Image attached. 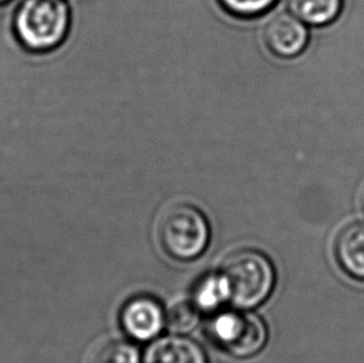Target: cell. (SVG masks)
Listing matches in <instances>:
<instances>
[{"label":"cell","mask_w":364,"mask_h":363,"mask_svg":"<svg viewBox=\"0 0 364 363\" xmlns=\"http://www.w3.org/2000/svg\"><path fill=\"white\" fill-rule=\"evenodd\" d=\"M219 275L227 288L229 301L237 309H252L262 304L275 285V269L270 259L252 249L228 256Z\"/></svg>","instance_id":"2"},{"label":"cell","mask_w":364,"mask_h":363,"mask_svg":"<svg viewBox=\"0 0 364 363\" xmlns=\"http://www.w3.org/2000/svg\"><path fill=\"white\" fill-rule=\"evenodd\" d=\"M209 332L223 351L237 359L260 352L269 335L260 316L242 309L218 315L209 326Z\"/></svg>","instance_id":"4"},{"label":"cell","mask_w":364,"mask_h":363,"mask_svg":"<svg viewBox=\"0 0 364 363\" xmlns=\"http://www.w3.org/2000/svg\"><path fill=\"white\" fill-rule=\"evenodd\" d=\"M158 236L168 256L177 261H194L207 249L210 229L207 218L196 206L178 204L163 213Z\"/></svg>","instance_id":"3"},{"label":"cell","mask_w":364,"mask_h":363,"mask_svg":"<svg viewBox=\"0 0 364 363\" xmlns=\"http://www.w3.org/2000/svg\"><path fill=\"white\" fill-rule=\"evenodd\" d=\"M143 363H207V356L196 341L167 336L148 347Z\"/></svg>","instance_id":"8"},{"label":"cell","mask_w":364,"mask_h":363,"mask_svg":"<svg viewBox=\"0 0 364 363\" xmlns=\"http://www.w3.org/2000/svg\"><path fill=\"white\" fill-rule=\"evenodd\" d=\"M360 206H362V211L364 213V186L363 191H362V194H360Z\"/></svg>","instance_id":"14"},{"label":"cell","mask_w":364,"mask_h":363,"mask_svg":"<svg viewBox=\"0 0 364 363\" xmlns=\"http://www.w3.org/2000/svg\"><path fill=\"white\" fill-rule=\"evenodd\" d=\"M71 13L65 0H23L15 11L13 31L24 49L49 53L69 34Z\"/></svg>","instance_id":"1"},{"label":"cell","mask_w":364,"mask_h":363,"mask_svg":"<svg viewBox=\"0 0 364 363\" xmlns=\"http://www.w3.org/2000/svg\"><path fill=\"white\" fill-rule=\"evenodd\" d=\"M229 301V295L219 274L210 275L199 283L193 304L197 306L199 311L209 312L217 310L219 306Z\"/></svg>","instance_id":"10"},{"label":"cell","mask_w":364,"mask_h":363,"mask_svg":"<svg viewBox=\"0 0 364 363\" xmlns=\"http://www.w3.org/2000/svg\"><path fill=\"white\" fill-rule=\"evenodd\" d=\"M198 321L199 310L193 302H179L173 306L166 317V322L174 332H188L196 327Z\"/></svg>","instance_id":"12"},{"label":"cell","mask_w":364,"mask_h":363,"mask_svg":"<svg viewBox=\"0 0 364 363\" xmlns=\"http://www.w3.org/2000/svg\"><path fill=\"white\" fill-rule=\"evenodd\" d=\"M228 13L237 18H255L265 14L277 0H218Z\"/></svg>","instance_id":"13"},{"label":"cell","mask_w":364,"mask_h":363,"mask_svg":"<svg viewBox=\"0 0 364 363\" xmlns=\"http://www.w3.org/2000/svg\"><path fill=\"white\" fill-rule=\"evenodd\" d=\"M90 363H141L138 349L127 341L111 340L100 344Z\"/></svg>","instance_id":"11"},{"label":"cell","mask_w":364,"mask_h":363,"mask_svg":"<svg viewBox=\"0 0 364 363\" xmlns=\"http://www.w3.org/2000/svg\"><path fill=\"white\" fill-rule=\"evenodd\" d=\"M166 324V315L157 300L136 296L128 300L121 311V325L126 334L137 341L157 337Z\"/></svg>","instance_id":"6"},{"label":"cell","mask_w":364,"mask_h":363,"mask_svg":"<svg viewBox=\"0 0 364 363\" xmlns=\"http://www.w3.org/2000/svg\"><path fill=\"white\" fill-rule=\"evenodd\" d=\"M291 13L305 24H331L340 16L343 0H289Z\"/></svg>","instance_id":"9"},{"label":"cell","mask_w":364,"mask_h":363,"mask_svg":"<svg viewBox=\"0 0 364 363\" xmlns=\"http://www.w3.org/2000/svg\"><path fill=\"white\" fill-rule=\"evenodd\" d=\"M10 0H0V5L6 4V3H9Z\"/></svg>","instance_id":"15"},{"label":"cell","mask_w":364,"mask_h":363,"mask_svg":"<svg viewBox=\"0 0 364 363\" xmlns=\"http://www.w3.org/2000/svg\"><path fill=\"white\" fill-rule=\"evenodd\" d=\"M267 49L281 59H292L304 53L309 44V30L295 15L281 13L272 18L264 29Z\"/></svg>","instance_id":"5"},{"label":"cell","mask_w":364,"mask_h":363,"mask_svg":"<svg viewBox=\"0 0 364 363\" xmlns=\"http://www.w3.org/2000/svg\"><path fill=\"white\" fill-rule=\"evenodd\" d=\"M335 256L346 274L364 281V221L345 226L338 233L335 243Z\"/></svg>","instance_id":"7"}]
</instances>
